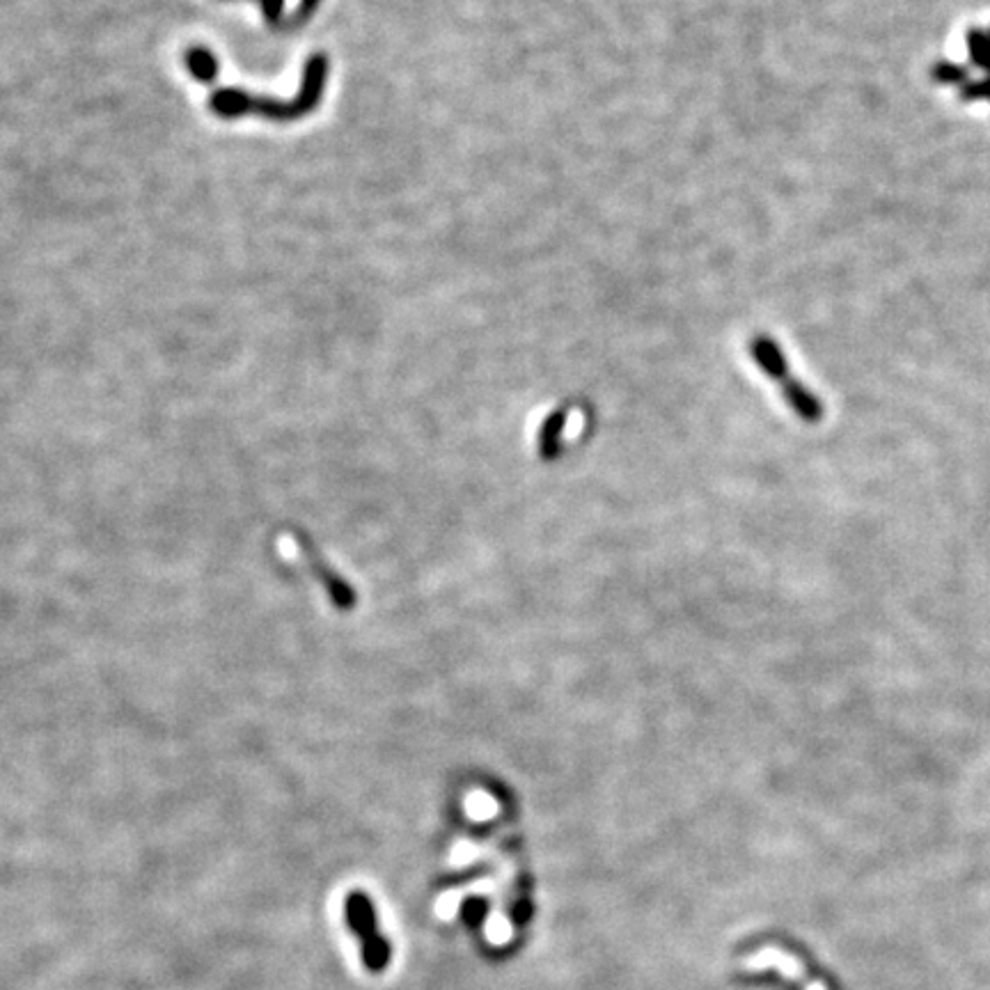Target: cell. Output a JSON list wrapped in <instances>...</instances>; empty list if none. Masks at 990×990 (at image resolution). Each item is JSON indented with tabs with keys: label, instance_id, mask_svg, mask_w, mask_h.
Listing matches in <instances>:
<instances>
[{
	"label": "cell",
	"instance_id": "obj_4",
	"mask_svg": "<svg viewBox=\"0 0 990 990\" xmlns=\"http://www.w3.org/2000/svg\"><path fill=\"white\" fill-rule=\"evenodd\" d=\"M292 537L296 539L298 550H301V555H303L305 564H308L310 573L314 578H317V583L324 587L326 596L330 601H333L335 608L340 612H351L353 608H356V603H358L356 589H353V585L342 576V573L335 571L333 564L326 560L324 553L319 550V546L312 541V537H308V534H305L303 530H294Z\"/></svg>",
	"mask_w": 990,
	"mask_h": 990
},
{
	"label": "cell",
	"instance_id": "obj_6",
	"mask_svg": "<svg viewBox=\"0 0 990 990\" xmlns=\"http://www.w3.org/2000/svg\"><path fill=\"white\" fill-rule=\"evenodd\" d=\"M564 424H567V408H560V411L550 413L546 422L541 424L537 447H539V457L544 461H555L557 454H560Z\"/></svg>",
	"mask_w": 990,
	"mask_h": 990
},
{
	"label": "cell",
	"instance_id": "obj_7",
	"mask_svg": "<svg viewBox=\"0 0 990 990\" xmlns=\"http://www.w3.org/2000/svg\"><path fill=\"white\" fill-rule=\"evenodd\" d=\"M186 65L191 69V74L198 78V81H214L218 74V60L216 55L209 49H202V46H195V49H188L186 53Z\"/></svg>",
	"mask_w": 990,
	"mask_h": 990
},
{
	"label": "cell",
	"instance_id": "obj_8",
	"mask_svg": "<svg viewBox=\"0 0 990 990\" xmlns=\"http://www.w3.org/2000/svg\"><path fill=\"white\" fill-rule=\"evenodd\" d=\"M264 14L269 21H278L282 14V7H285V0H262Z\"/></svg>",
	"mask_w": 990,
	"mask_h": 990
},
{
	"label": "cell",
	"instance_id": "obj_3",
	"mask_svg": "<svg viewBox=\"0 0 990 990\" xmlns=\"http://www.w3.org/2000/svg\"><path fill=\"white\" fill-rule=\"evenodd\" d=\"M344 913H347V924L356 931L360 945H363L365 965L372 972H381L390 963V945L388 940L379 933L376 926V913L369 897L363 892H353L344 903Z\"/></svg>",
	"mask_w": 990,
	"mask_h": 990
},
{
	"label": "cell",
	"instance_id": "obj_1",
	"mask_svg": "<svg viewBox=\"0 0 990 990\" xmlns=\"http://www.w3.org/2000/svg\"><path fill=\"white\" fill-rule=\"evenodd\" d=\"M328 74V60L324 55H312L305 65L303 72V83L301 92L294 101H273L266 97H250V94L241 90H218L211 94V108L216 110L218 115L223 117H239L248 113H257L262 117H269V120L287 122V120H298L305 113L319 104L321 92H324Z\"/></svg>",
	"mask_w": 990,
	"mask_h": 990
},
{
	"label": "cell",
	"instance_id": "obj_2",
	"mask_svg": "<svg viewBox=\"0 0 990 990\" xmlns=\"http://www.w3.org/2000/svg\"><path fill=\"white\" fill-rule=\"evenodd\" d=\"M750 353L752 358L757 360L761 372L777 383L782 397L787 399L789 408L800 420L807 424H819L825 418L823 402L807 388L805 383H800L796 376L791 374L787 360H784L780 347H777L773 340H768V337H757V340L750 342Z\"/></svg>",
	"mask_w": 990,
	"mask_h": 990
},
{
	"label": "cell",
	"instance_id": "obj_9",
	"mask_svg": "<svg viewBox=\"0 0 990 990\" xmlns=\"http://www.w3.org/2000/svg\"><path fill=\"white\" fill-rule=\"evenodd\" d=\"M317 3H319V0H303L301 7H298V17H301V21L305 17H308V14L314 10V7H317Z\"/></svg>",
	"mask_w": 990,
	"mask_h": 990
},
{
	"label": "cell",
	"instance_id": "obj_5",
	"mask_svg": "<svg viewBox=\"0 0 990 990\" xmlns=\"http://www.w3.org/2000/svg\"><path fill=\"white\" fill-rule=\"evenodd\" d=\"M770 965L780 970L784 977L798 981V984L803 986V990H825V986L819 984V981L807 977L803 965H800L796 958H793L791 954L780 952V949L766 947V949H761L759 954L745 958V968H750V970H764V968H770Z\"/></svg>",
	"mask_w": 990,
	"mask_h": 990
}]
</instances>
